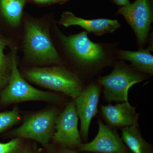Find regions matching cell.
Here are the masks:
<instances>
[{"label": "cell", "instance_id": "obj_21", "mask_svg": "<svg viewBox=\"0 0 153 153\" xmlns=\"http://www.w3.org/2000/svg\"><path fill=\"white\" fill-rule=\"evenodd\" d=\"M111 1L120 7L127 5L131 3L129 0H111Z\"/></svg>", "mask_w": 153, "mask_h": 153}, {"label": "cell", "instance_id": "obj_3", "mask_svg": "<svg viewBox=\"0 0 153 153\" xmlns=\"http://www.w3.org/2000/svg\"><path fill=\"white\" fill-rule=\"evenodd\" d=\"M23 76L32 83L61 92L73 100L85 87L76 72L61 65L28 68L24 71Z\"/></svg>", "mask_w": 153, "mask_h": 153}, {"label": "cell", "instance_id": "obj_1", "mask_svg": "<svg viewBox=\"0 0 153 153\" xmlns=\"http://www.w3.org/2000/svg\"><path fill=\"white\" fill-rule=\"evenodd\" d=\"M88 35L85 31L66 36L58 31V38L66 57L80 74L91 78L105 67L114 66L118 44L95 43Z\"/></svg>", "mask_w": 153, "mask_h": 153}, {"label": "cell", "instance_id": "obj_18", "mask_svg": "<svg viewBox=\"0 0 153 153\" xmlns=\"http://www.w3.org/2000/svg\"><path fill=\"white\" fill-rule=\"evenodd\" d=\"M27 151L22 139L15 137L7 143H0V153H24Z\"/></svg>", "mask_w": 153, "mask_h": 153}, {"label": "cell", "instance_id": "obj_2", "mask_svg": "<svg viewBox=\"0 0 153 153\" xmlns=\"http://www.w3.org/2000/svg\"><path fill=\"white\" fill-rule=\"evenodd\" d=\"M23 49L26 59L34 64L61 65L63 63L52 42L49 28L38 20L25 21Z\"/></svg>", "mask_w": 153, "mask_h": 153}, {"label": "cell", "instance_id": "obj_5", "mask_svg": "<svg viewBox=\"0 0 153 153\" xmlns=\"http://www.w3.org/2000/svg\"><path fill=\"white\" fill-rule=\"evenodd\" d=\"M17 48L13 50L12 73L7 85L0 92V102L4 105L30 101L58 102L62 98L57 94L37 89L30 85L17 66Z\"/></svg>", "mask_w": 153, "mask_h": 153}, {"label": "cell", "instance_id": "obj_8", "mask_svg": "<svg viewBox=\"0 0 153 153\" xmlns=\"http://www.w3.org/2000/svg\"><path fill=\"white\" fill-rule=\"evenodd\" d=\"M78 119L74 100L68 102L57 116L52 138L53 142L63 147L79 149L82 143L78 128Z\"/></svg>", "mask_w": 153, "mask_h": 153}, {"label": "cell", "instance_id": "obj_17", "mask_svg": "<svg viewBox=\"0 0 153 153\" xmlns=\"http://www.w3.org/2000/svg\"><path fill=\"white\" fill-rule=\"evenodd\" d=\"M21 119L20 111L17 107L12 110L0 112V134L16 124Z\"/></svg>", "mask_w": 153, "mask_h": 153}, {"label": "cell", "instance_id": "obj_10", "mask_svg": "<svg viewBox=\"0 0 153 153\" xmlns=\"http://www.w3.org/2000/svg\"><path fill=\"white\" fill-rule=\"evenodd\" d=\"M98 133L91 142L82 144L79 151L91 153H131L116 131L98 120Z\"/></svg>", "mask_w": 153, "mask_h": 153}, {"label": "cell", "instance_id": "obj_22", "mask_svg": "<svg viewBox=\"0 0 153 153\" xmlns=\"http://www.w3.org/2000/svg\"><path fill=\"white\" fill-rule=\"evenodd\" d=\"M69 0H56V3H58V4H64V3L66 2L67 1Z\"/></svg>", "mask_w": 153, "mask_h": 153}, {"label": "cell", "instance_id": "obj_14", "mask_svg": "<svg viewBox=\"0 0 153 153\" xmlns=\"http://www.w3.org/2000/svg\"><path fill=\"white\" fill-rule=\"evenodd\" d=\"M138 127L133 125L122 128V140L131 153H153L152 145L144 139Z\"/></svg>", "mask_w": 153, "mask_h": 153}, {"label": "cell", "instance_id": "obj_13", "mask_svg": "<svg viewBox=\"0 0 153 153\" xmlns=\"http://www.w3.org/2000/svg\"><path fill=\"white\" fill-rule=\"evenodd\" d=\"M153 44H150L146 49L140 48L136 51L117 49L115 51L117 60H128L137 70L147 75H153Z\"/></svg>", "mask_w": 153, "mask_h": 153}, {"label": "cell", "instance_id": "obj_16", "mask_svg": "<svg viewBox=\"0 0 153 153\" xmlns=\"http://www.w3.org/2000/svg\"><path fill=\"white\" fill-rule=\"evenodd\" d=\"M26 0H0V7L4 16L14 27L20 25Z\"/></svg>", "mask_w": 153, "mask_h": 153}, {"label": "cell", "instance_id": "obj_12", "mask_svg": "<svg viewBox=\"0 0 153 153\" xmlns=\"http://www.w3.org/2000/svg\"><path fill=\"white\" fill-rule=\"evenodd\" d=\"M136 107L132 106L128 101L115 105H102V117L110 126L125 128L130 126H138L139 114L136 111Z\"/></svg>", "mask_w": 153, "mask_h": 153}, {"label": "cell", "instance_id": "obj_7", "mask_svg": "<svg viewBox=\"0 0 153 153\" xmlns=\"http://www.w3.org/2000/svg\"><path fill=\"white\" fill-rule=\"evenodd\" d=\"M116 15L123 16L133 30L138 46L144 48L153 22V0H135L127 5L120 7Z\"/></svg>", "mask_w": 153, "mask_h": 153}, {"label": "cell", "instance_id": "obj_19", "mask_svg": "<svg viewBox=\"0 0 153 153\" xmlns=\"http://www.w3.org/2000/svg\"><path fill=\"white\" fill-rule=\"evenodd\" d=\"M49 151V153H91L77 152L75 150L63 147L58 145L51 147Z\"/></svg>", "mask_w": 153, "mask_h": 153}, {"label": "cell", "instance_id": "obj_15", "mask_svg": "<svg viewBox=\"0 0 153 153\" xmlns=\"http://www.w3.org/2000/svg\"><path fill=\"white\" fill-rule=\"evenodd\" d=\"M11 44V40L0 35V92L7 85L12 73L14 47L10 54L5 53L7 47Z\"/></svg>", "mask_w": 153, "mask_h": 153}, {"label": "cell", "instance_id": "obj_9", "mask_svg": "<svg viewBox=\"0 0 153 153\" xmlns=\"http://www.w3.org/2000/svg\"><path fill=\"white\" fill-rule=\"evenodd\" d=\"M100 90V85L98 83L91 82L74 100L80 120V134L85 140L88 139L91 121L98 113Z\"/></svg>", "mask_w": 153, "mask_h": 153}, {"label": "cell", "instance_id": "obj_11", "mask_svg": "<svg viewBox=\"0 0 153 153\" xmlns=\"http://www.w3.org/2000/svg\"><path fill=\"white\" fill-rule=\"evenodd\" d=\"M59 25L68 27L78 26L87 33H91L96 36H102L114 32L120 27L117 20L107 19H85L76 16L72 12H63L58 21Z\"/></svg>", "mask_w": 153, "mask_h": 153}, {"label": "cell", "instance_id": "obj_23", "mask_svg": "<svg viewBox=\"0 0 153 153\" xmlns=\"http://www.w3.org/2000/svg\"><path fill=\"white\" fill-rule=\"evenodd\" d=\"M24 153H36L34 152H29V151H28V150H27V151H26V152H25Z\"/></svg>", "mask_w": 153, "mask_h": 153}, {"label": "cell", "instance_id": "obj_4", "mask_svg": "<svg viewBox=\"0 0 153 153\" xmlns=\"http://www.w3.org/2000/svg\"><path fill=\"white\" fill-rule=\"evenodd\" d=\"M110 74L100 76L96 82L103 87V96L107 102L128 101L129 89L134 84L147 79L148 75L123 60H116Z\"/></svg>", "mask_w": 153, "mask_h": 153}, {"label": "cell", "instance_id": "obj_6", "mask_svg": "<svg viewBox=\"0 0 153 153\" xmlns=\"http://www.w3.org/2000/svg\"><path fill=\"white\" fill-rule=\"evenodd\" d=\"M59 114L58 109L53 108L29 115L21 126L11 131V134L22 139L34 140L46 146L52 140L55 121Z\"/></svg>", "mask_w": 153, "mask_h": 153}, {"label": "cell", "instance_id": "obj_20", "mask_svg": "<svg viewBox=\"0 0 153 153\" xmlns=\"http://www.w3.org/2000/svg\"><path fill=\"white\" fill-rule=\"evenodd\" d=\"M33 2L39 4L46 5L56 3V0H31Z\"/></svg>", "mask_w": 153, "mask_h": 153}]
</instances>
